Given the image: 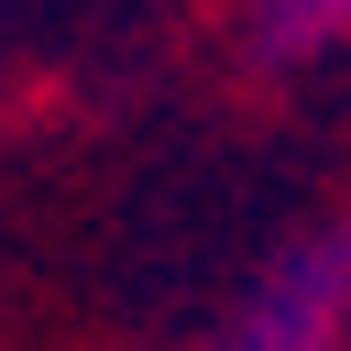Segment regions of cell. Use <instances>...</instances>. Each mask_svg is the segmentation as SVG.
Here are the masks:
<instances>
[{"label":"cell","mask_w":351,"mask_h":351,"mask_svg":"<svg viewBox=\"0 0 351 351\" xmlns=\"http://www.w3.org/2000/svg\"><path fill=\"white\" fill-rule=\"evenodd\" d=\"M340 329H351V230H318L252 285L219 351H340Z\"/></svg>","instance_id":"6da1fadb"},{"label":"cell","mask_w":351,"mask_h":351,"mask_svg":"<svg viewBox=\"0 0 351 351\" xmlns=\"http://www.w3.org/2000/svg\"><path fill=\"white\" fill-rule=\"evenodd\" d=\"M351 33V0H252V55H318V44H340Z\"/></svg>","instance_id":"7a4b0ae2"}]
</instances>
